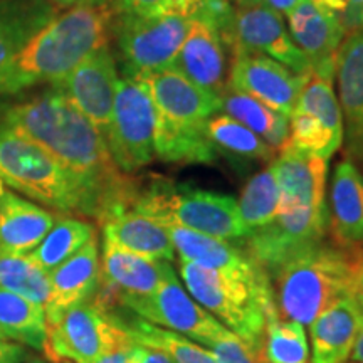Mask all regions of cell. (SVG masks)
Masks as SVG:
<instances>
[{"label":"cell","mask_w":363,"mask_h":363,"mask_svg":"<svg viewBox=\"0 0 363 363\" xmlns=\"http://www.w3.org/2000/svg\"><path fill=\"white\" fill-rule=\"evenodd\" d=\"M0 126L38 145L74 175L93 199L99 224L131 207L138 182L118 169L101 133L57 89L0 103Z\"/></svg>","instance_id":"cell-1"},{"label":"cell","mask_w":363,"mask_h":363,"mask_svg":"<svg viewBox=\"0 0 363 363\" xmlns=\"http://www.w3.org/2000/svg\"><path fill=\"white\" fill-rule=\"evenodd\" d=\"M113 19L115 12L94 0L57 12L0 76V96L61 83L89 54L110 44Z\"/></svg>","instance_id":"cell-2"},{"label":"cell","mask_w":363,"mask_h":363,"mask_svg":"<svg viewBox=\"0 0 363 363\" xmlns=\"http://www.w3.org/2000/svg\"><path fill=\"white\" fill-rule=\"evenodd\" d=\"M179 271L195 301L261 357L267 318L278 313L267 272H224L182 259Z\"/></svg>","instance_id":"cell-3"},{"label":"cell","mask_w":363,"mask_h":363,"mask_svg":"<svg viewBox=\"0 0 363 363\" xmlns=\"http://www.w3.org/2000/svg\"><path fill=\"white\" fill-rule=\"evenodd\" d=\"M355 254L357 249L321 240L279 266L269 276L279 316L311 325L331 303L352 294Z\"/></svg>","instance_id":"cell-4"},{"label":"cell","mask_w":363,"mask_h":363,"mask_svg":"<svg viewBox=\"0 0 363 363\" xmlns=\"http://www.w3.org/2000/svg\"><path fill=\"white\" fill-rule=\"evenodd\" d=\"M0 182L13 192L62 216L98 219L83 184L38 145L0 126Z\"/></svg>","instance_id":"cell-5"},{"label":"cell","mask_w":363,"mask_h":363,"mask_svg":"<svg viewBox=\"0 0 363 363\" xmlns=\"http://www.w3.org/2000/svg\"><path fill=\"white\" fill-rule=\"evenodd\" d=\"M130 208L160 225H180L211 238L239 242L249 235L234 197L190 189L169 180L138 187Z\"/></svg>","instance_id":"cell-6"},{"label":"cell","mask_w":363,"mask_h":363,"mask_svg":"<svg viewBox=\"0 0 363 363\" xmlns=\"http://www.w3.org/2000/svg\"><path fill=\"white\" fill-rule=\"evenodd\" d=\"M190 21L179 12L153 16L116 13L111 35L116 39L123 76L142 78L174 66L189 33Z\"/></svg>","instance_id":"cell-7"},{"label":"cell","mask_w":363,"mask_h":363,"mask_svg":"<svg viewBox=\"0 0 363 363\" xmlns=\"http://www.w3.org/2000/svg\"><path fill=\"white\" fill-rule=\"evenodd\" d=\"M45 323L48 337L43 352L51 363H96L133 343L91 299L62 311L45 313Z\"/></svg>","instance_id":"cell-8"},{"label":"cell","mask_w":363,"mask_h":363,"mask_svg":"<svg viewBox=\"0 0 363 363\" xmlns=\"http://www.w3.org/2000/svg\"><path fill=\"white\" fill-rule=\"evenodd\" d=\"M155 104L143 81L118 79L106 142L113 160L123 174H135L155 157Z\"/></svg>","instance_id":"cell-9"},{"label":"cell","mask_w":363,"mask_h":363,"mask_svg":"<svg viewBox=\"0 0 363 363\" xmlns=\"http://www.w3.org/2000/svg\"><path fill=\"white\" fill-rule=\"evenodd\" d=\"M130 310L150 323L184 335L212 348L224 340L235 337L217 318L190 298L172 271L155 293L147 296H125L118 294V305Z\"/></svg>","instance_id":"cell-10"},{"label":"cell","mask_w":363,"mask_h":363,"mask_svg":"<svg viewBox=\"0 0 363 363\" xmlns=\"http://www.w3.org/2000/svg\"><path fill=\"white\" fill-rule=\"evenodd\" d=\"M220 38L233 57L261 54L281 62L301 78L313 74L310 61L289 35L283 13L271 9L235 7Z\"/></svg>","instance_id":"cell-11"},{"label":"cell","mask_w":363,"mask_h":363,"mask_svg":"<svg viewBox=\"0 0 363 363\" xmlns=\"http://www.w3.org/2000/svg\"><path fill=\"white\" fill-rule=\"evenodd\" d=\"M328 234V207H298L279 212L276 219L239 240V246L271 276L303 249L325 240Z\"/></svg>","instance_id":"cell-12"},{"label":"cell","mask_w":363,"mask_h":363,"mask_svg":"<svg viewBox=\"0 0 363 363\" xmlns=\"http://www.w3.org/2000/svg\"><path fill=\"white\" fill-rule=\"evenodd\" d=\"M343 0H298L288 12V30L310 61L313 74L333 83L345 35Z\"/></svg>","instance_id":"cell-13"},{"label":"cell","mask_w":363,"mask_h":363,"mask_svg":"<svg viewBox=\"0 0 363 363\" xmlns=\"http://www.w3.org/2000/svg\"><path fill=\"white\" fill-rule=\"evenodd\" d=\"M118 67L110 44L89 54L61 83L49 86L69 99L76 110L88 118L104 140L110 130L113 104H115Z\"/></svg>","instance_id":"cell-14"},{"label":"cell","mask_w":363,"mask_h":363,"mask_svg":"<svg viewBox=\"0 0 363 363\" xmlns=\"http://www.w3.org/2000/svg\"><path fill=\"white\" fill-rule=\"evenodd\" d=\"M308 78L310 76L301 78L294 74L291 69L267 56L244 54L233 57L229 86L289 118Z\"/></svg>","instance_id":"cell-15"},{"label":"cell","mask_w":363,"mask_h":363,"mask_svg":"<svg viewBox=\"0 0 363 363\" xmlns=\"http://www.w3.org/2000/svg\"><path fill=\"white\" fill-rule=\"evenodd\" d=\"M143 81L155 104V115L175 125H203L222 108V99L202 89L174 67L135 78Z\"/></svg>","instance_id":"cell-16"},{"label":"cell","mask_w":363,"mask_h":363,"mask_svg":"<svg viewBox=\"0 0 363 363\" xmlns=\"http://www.w3.org/2000/svg\"><path fill=\"white\" fill-rule=\"evenodd\" d=\"M227 51L229 49L214 22L192 19L172 67L182 72L194 84L220 98L229 88Z\"/></svg>","instance_id":"cell-17"},{"label":"cell","mask_w":363,"mask_h":363,"mask_svg":"<svg viewBox=\"0 0 363 363\" xmlns=\"http://www.w3.org/2000/svg\"><path fill=\"white\" fill-rule=\"evenodd\" d=\"M279 187V212L298 207L326 208L328 160L311 153L284 148L271 163Z\"/></svg>","instance_id":"cell-18"},{"label":"cell","mask_w":363,"mask_h":363,"mask_svg":"<svg viewBox=\"0 0 363 363\" xmlns=\"http://www.w3.org/2000/svg\"><path fill=\"white\" fill-rule=\"evenodd\" d=\"M363 325V308L345 294L318 315L310 325L311 363H347Z\"/></svg>","instance_id":"cell-19"},{"label":"cell","mask_w":363,"mask_h":363,"mask_svg":"<svg viewBox=\"0 0 363 363\" xmlns=\"http://www.w3.org/2000/svg\"><path fill=\"white\" fill-rule=\"evenodd\" d=\"M328 233L335 244L363 249V175L350 160L340 162L331 177Z\"/></svg>","instance_id":"cell-20"},{"label":"cell","mask_w":363,"mask_h":363,"mask_svg":"<svg viewBox=\"0 0 363 363\" xmlns=\"http://www.w3.org/2000/svg\"><path fill=\"white\" fill-rule=\"evenodd\" d=\"M56 220V212L4 187L0 190V252L29 254Z\"/></svg>","instance_id":"cell-21"},{"label":"cell","mask_w":363,"mask_h":363,"mask_svg":"<svg viewBox=\"0 0 363 363\" xmlns=\"http://www.w3.org/2000/svg\"><path fill=\"white\" fill-rule=\"evenodd\" d=\"M172 271L169 261L131 252L103 239L101 279L125 296H147L165 283Z\"/></svg>","instance_id":"cell-22"},{"label":"cell","mask_w":363,"mask_h":363,"mask_svg":"<svg viewBox=\"0 0 363 363\" xmlns=\"http://www.w3.org/2000/svg\"><path fill=\"white\" fill-rule=\"evenodd\" d=\"M337 78L348 152L363 160V30L345 35L338 49Z\"/></svg>","instance_id":"cell-23"},{"label":"cell","mask_w":363,"mask_h":363,"mask_svg":"<svg viewBox=\"0 0 363 363\" xmlns=\"http://www.w3.org/2000/svg\"><path fill=\"white\" fill-rule=\"evenodd\" d=\"M51 296L45 313L62 311L79 303L89 301L96 293L101 279V257L98 239H91L86 246L72 254L69 259L49 272Z\"/></svg>","instance_id":"cell-24"},{"label":"cell","mask_w":363,"mask_h":363,"mask_svg":"<svg viewBox=\"0 0 363 363\" xmlns=\"http://www.w3.org/2000/svg\"><path fill=\"white\" fill-rule=\"evenodd\" d=\"M56 13L48 0H0V76Z\"/></svg>","instance_id":"cell-25"},{"label":"cell","mask_w":363,"mask_h":363,"mask_svg":"<svg viewBox=\"0 0 363 363\" xmlns=\"http://www.w3.org/2000/svg\"><path fill=\"white\" fill-rule=\"evenodd\" d=\"M99 225L103 227V239L116 246L153 259L174 261L175 249L165 227L133 208L118 211Z\"/></svg>","instance_id":"cell-26"},{"label":"cell","mask_w":363,"mask_h":363,"mask_svg":"<svg viewBox=\"0 0 363 363\" xmlns=\"http://www.w3.org/2000/svg\"><path fill=\"white\" fill-rule=\"evenodd\" d=\"M170 235L174 249L182 261L224 272H252L259 266L247 256L246 251L229 240L211 238L180 225H163ZM262 269V267H261Z\"/></svg>","instance_id":"cell-27"},{"label":"cell","mask_w":363,"mask_h":363,"mask_svg":"<svg viewBox=\"0 0 363 363\" xmlns=\"http://www.w3.org/2000/svg\"><path fill=\"white\" fill-rule=\"evenodd\" d=\"M103 313L128 335L131 342L157 348L169 355L174 363H216L211 350H206L184 335L150 323L123 306H113Z\"/></svg>","instance_id":"cell-28"},{"label":"cell","mask_w":363,"mask_h":363,"mask_svg":"<svg viewBox=\"0 0 363 363\" xmlns=\"http://www.w3.org/2000/svg\"><path fill=\"white\" fill-rule=\"evenodd\" d=\"M155 157L167 163H214L219 152L207 135L203 125H175L157 118L153 133Z\"/></svg>","instance_id":"cell-29"},{"label":"cell","mask_w":363,"mask_h":363,"mask_svg":"<svg viewBox=\"0 0 363 363\" xmlns=\"http://www.w3.org/2000/svg\"><path fill=\"white\" fill-rule=\"evenodd\" d=\"M222 108L227 116L234 118L252 133L261 136L274 152H283L289 142V118L271 110L247 94L229 88L220 96Z\"/></svg>","instance_id":"cell-30"},{"label":"cell","mask_w":363,"mask_h":363,"mask_svg":"<svg viewBox=\"0 0 363 363\" xmlns=\"http://www.w3.org/2000/svg\"><path fill=\"white\" fill-rule=\"evenodd\" d=\"M0 331L7 340L34 350H44L48 337L45 308L0 288Z\"/></svg>","instance_id":"cell-31"},{"label":"cell","mask_w":363,"mask_h":363,"mask_svg":"<svg viewBox=\"0 0 363 363\" xmlns=\"http://www.w3.org/2000/svg\"><path fill=\"white\" fill-rule=\"evenodd\" d=\"M94 238L96 229L91 222L76 217H57L48 235L27 256L44 271L51 272Z\"/></svg>","instance_id":"cell-32"},{"label":"cell","mask_w":363,"mask_h":363,"mask_svg":"<svg viewBox=\"0 0 363 363\" xmlns=\"http://www.w3.org/2000/svg\"><path fill=\"white\" fill-rule=\"evenodd\" d=\"M0 288L21 294L44 308L51 296L49 272L30 261L27 254L0 252Z\"/></svg>","instance_id":"cell-33"},{"label":"cell","mask_w":363,"mask_h":363,"mask_svg":"<svg viewBox=\"0 0 363 363\" xmlns=\"http://www.w3.org/2000/svg\"><path fill=\"white\" fill-rule=\"evenodd\" d=\"M207 135L217 152L252 160H274V150L261 136L227 115L211 116L207 120Z\"/></svg>","instance_id":"cell-34"},{"label":"cell","mask_w":363,"mask_h":363,"mask_svg":"<svg viewBox=\"0 0 363 363\" xmlns=\"http://www.w3.org/2000/svg\"><path fill=\"white\" fill-rule=\"evenodd\" d=\"M261 358L264 363L310 362V348H308L305 326L296 321L284 320L279 316V313L267 318Z\"/></svg>","instance_id":"cell-35"},{"label":"cell","mask_w":363,"mask_h":363,"mask_svg":"<svg viewBox=\"0 0 363 363\" xmlns=\"http://www.w3.org/2000/svg\"><path fill=\"white\" fill-rule=\"evenodd\" d=\"M239 214L249 234L276 219L279 208V187L272 167L254 175L238 202Z\"/></svg>","instance_id":"cell-36"},{"label":"cell","mask_w":363,"mask_h":363,"mask_svg":"<svg viewBox=\"0 0 363 363\" xmlns=\"http://www.w3.org/2000/svg\"><path fill=\"white\" fill-rule=\"evenodd\" d=\"M296 108L320 120L331 135L343 142V115L331 81L311 74L299 93Z\"/></svg>","instance_id":"cell-37"},{"label":"cell","mask_w":363,"mask_h":363,"mask_svg":"<svg viewBox=\"0 0 363 363\" xmlns=\"http://www.w3.org/2000/svg\"><path fill=\"white\" fill-rule=\"evenodd\" d=\"M342 140L331 135V131L315 116L308 115L298 108H294L289 115V148L328 160L342 147Z\"/></svg>","instance_id":"cell-38"},{"label":"cell","mask_w":363,"mask_h":363,"mask_svg":"<svg viewBox=\"0 0 363 363\" xmlns=\"http://www.w3.org/2000/svg\"><path fill=\"white\" fill-rule=\"evenodd\" d=\"M110 7L116 13H135V16H153L162 12H175V0H94Z\"/></svg>","instance_id":"cell-39"},{"label":"cell","mask_w":363,"mask_h":363,"mask_svg":"<svg viewBox=\"0 0 363 363\" xmlns=\"http://www.w3.org/2000/svg\"><path fill=\"white\" fill-rule=\"evenodd\" d=\"M216 363H264L262 358L251 352L242 340L233 337L219 342L211 348Z\"/></svg>","instance_id":"cell-40"},{"label":"cell","mask_w":363,"mask_h":363,"mask_svg":"<svg viewBox=\"0 0 363 363\" xmlns=\"http://www.w3.org/2000/svg\"><path fill=\"white\" fill-rule=\"evenodd\" d=\"M125 363H174L172 358L157 348L145 347L140 343H131L126 350Z\"/></svg>","instance_id":"cell-41"},{"label":"cell","mask_w":363,"mask_h":363,"mask_svg":"<svg viewBox=\"0 0 363 363\" xmlns=\"http://www.w3.org/2000/svg\"><path fill=\"white\" fill-rule=\"evenodd\" d=\"M345 11L342 16L345 33L363 30V0H343Z\"/></svg>","instance_id":"cell-42"},{"label":"cell","mask_w":363,"mask_h":363,"mask_svg":"<svg viewBox=\"0 0 363 363\" xmlns=\"http://www.w3.org/2000/svg\"><path fill=\"white\" fill-rule=\"evenodd\" d=\"M30 355L26 345L12 340H0V363H24Z\"/></svg>","instance_id":"cell-43"},{"label":"cell","mask_w":363,"mask_h":363,"mask_svg":"<svg viewBox=\"0 0 363 363\" xmlns=\"http://www.w3.org/2000/svg\"><path fill=\"white\" fill-rule=\"evenodd\" d=\"M233 2L235 7H266L288 16L298 0H233Z\"/></svg>","instance_id":"cell-44"},{"label":"cell","mask_w":363,"mask_h":363,"mask_svg":"<svg viewBox=\"0 0 363 363\" xmlns=\"http://www.w3.org/2000/svg\"><path fill=\"white\" fill-rule=\"evenodd\" d=\"M353 296L363 308V249H357L353 262Z\"/></svg>","instance_id":"cell-45"},{"label":"cell","mask_w":363,"mask_h":363,"mask_svg":"<svg viewBox=\"0 0 363 363\" xmlns=\"http://www.w3.org/2000/svg\"><path fill=\"white\" fill-rule=\"evenodd\" d=\"M350 357L355 362L363 363V325H362L360 331H358V337L355 340V345H353V350H352Z\"/></svg>","instance_id":"cell-46"},{"label":"cell","mask_w":363,"mask_h":363,"mask_svg":"<svg viewBox=\"0 0 363 363\" xmlns=\"http://www.w3.org/2000/svg\"><path fill=\"white\" fill-rule=\"evenodd\" d=\"M126 350H128V348H123V350L113 352V353H110V355L103 357L101 360H98L96 363H125V360H126Z\"/></svg>","instance_id":"cell-47"},{"label":"cell","mask_w":363,"mask_h":363,"mask_svg":"<svg viewBox=\"0 0 363 363\" xmlns=\"http://www.w3.org/2000/svg\"><path fill=\"white\" fill-rule=\"evenodd\" d=\"M48 2H51L54 7L65 9V11H66V9L76 6V4H79L81 0H48Z\"/></svg>","instance_id":"cell-48"},{"label":"cell","mask_w":363,"mask_h":363,"mask_svg":"<svg viewBox=\"0 0 363 363\" xmlns=\"http://www.w3.org/2000/svg\"><path fill=\"white\" fill-rule=\"evenodd\" d=\"M24 363H51V362H49L48 358H43V357L35 355V353H30V355L26 358Z\"/></svg>","instance_id":"cell-49"},{"label":"cell","mask_w":363,"mask_h":363,"mask_svg":"<svg viewBox=\"0 0 363 363\" xmlns=\"http://www.w3.org/2000/svg\"><path fill=\"white\" fill-rule=\"evenodd\" d=\"M0 340H7L6 337H4V333H2V331H0Z\"/></svg>","instance_id":"cell-50"},{"label":"cell","mask_w":363,"mask_h":363,"mask_svg":"<svg viewBox=\"0 0 363 363\" xmlns=\"http://www.w3.org/2000/svg\"><path fill=\"white\" fill-rule=\"evenodd\" d=\"M4 187H6V185H4V184H2V182H0V190H2Z\"/></svg>","instance_id":"cell-51"},{"label":"cell","mask_w":363,"mask_h":363,"mask_svg":"<svg viewBox=\"0 0 363 363\" xmlns=\"http://www.w3.org/2000/svg\"><path fill=\"white\" fill-rule=\"evenodd\" d=\"M62 363H71V362H62Z\"/></svg>","instance_id":"cell-52"}]
</instances>
